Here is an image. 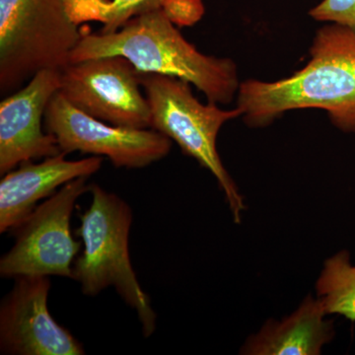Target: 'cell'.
Returning a JSON list of instances; mask_svg holds the SVG:
<instances>
[{
	"label": "cell",
	"mask_w": 355,
	"mask_h": 355,
	"mask_svg": "<svg viewBox=\"0 0 355 355\" xmlns=\"http://www.w3.org/2000/svg\"><path fill=\"white\" fill-rule=\"evenodd\" d=\"M237 107L251 128H265L286 112L320 109L336 128L355 133V32L334 23L320 28L303 69L272 83L243 81Z\"/></svg>",
	"instance_id": "obj_1"
},
{
	"label": "cell",
	"mask_w": 355,
	"mask_h": 355,
	"mask_svg": "<svg viewBox=\"0 0 355 355\" xmlns=\"http://www.w3.org/2000/svg\"><path fill=\"white\" fill-rule=\"evenodd\" d=\"M175 25L160 9L132 18L116 32H83L70 62L120 55L139 73L176 77L195 86L207 102L230 104L241 83L237 65L229 58L203 55Z\"/></svg>",
	"instance_id": "obj_2"
},
{
	"label": "cell",
	"mask_w": 355,
	"mask_h": 355,
	"mask_svg": "<svg viewBox=\"0 0 355 355\" xmlns=\"http://www.w3.org/2000/svg\"><path fill=\"white\" fill-rule=\"evenodd\" d=\"M90 207L80 216L78 235L83 252L74 261L72 279L84 295L94 296L114 286L125 304L137 312L148 338L156 329V314L130 261L128 239L132 210L128 203L99 184H90Z\"/></svg>",
	"instance_id": "obj_3"
},
{
	"label": "cell",
	"mask_w": 355,
	"mask_h": 355,
	"mask_svg": "<svg viewBox=\"0 0 355 355\" xmlns=\"http://www.w3.org/2000/svg\"><path fill=\"white\" fill-rule=\"evenodd\" d=\"M83 37L65 0H0V95L41 70L62 71Z\"/></svg>",
	"instance_id": "obj_4"
},
{
	"label": "cell",
	"mask_w": 355,
	"mask_h": 355,
	"mask_svg": "<svg viewBox=\"0 0 355 355\" xmlns=\"http://www.w3.org/2000/svg\"><path fill=\"white\" fill-rule=\"evenodd\" d=\"M139 80L150 108V128L176 142L186 155L214 175L233 219L241 223L246 209L244 198L224 167L216 146L222 125L241 116V110L202 104L191 92V84L176 77L139 73Z\"/></svg>",
	"instance_id": "obj_5"
},
{
	"label": "cell",
	"mask_w": 355,
	"mask_h": 355,
	"mask_svg": "<svg viewBox=\"0 0 355 355\" xmlns=\"http://www.w3.org/2000/svg\"><path fill=\"white\" fill-rule=\"evenodd\" d=\"M87 177L73 180L40 203L19 225L10 231L16 240L0 259V275L69 277L80 243L70 231L76 202L90 190Z\"/></svg>",
	"instance_id": "obj_6"
},
{
	"label": "cell",
	"mask_w": 355,
	"mask_h": 355,
	"mask_svg": "<svg viewBox=\"0 0 355 355\" xmlns=\"http://www.w3.org/2000/svg\"><path fill=\"white\" fill-rule=\"evenodd\" d=\"M46 132L65 154L81 153L107 157L116 168L141 169L165 158L172 140L153 128L118 127L93 118L55 93L46 113Z\"/></svg>",
	"instance_id": "obj_7"
},
{
	"label": "cell",
	"mask_w": 355,
	"mask_h": 355,
	"mask_svg": "<svg viewBox=\"0 0 355 355\" xmlns=\"http://www.w3.org/2000/svg\"><path fill=\"white\" fill-rule=\"evenodd\" d=\"M139 73L120 55L70 62L60 71L58 92L76 108L111 125L150 128L151 114Z\"/></svg>",
	"instance_id": "obj_8"
},
{
	"label": "cell",
	"mask_w": 355,
	"mask_h": 355,
	"mask_svg": "<svg viewBox=\"0 0 355 355\" xmlns=\"http://www.w3.org/2000/svg\"><path fill=\"white\" fill-rule=\"evenodd\" d=\"M0 305V352L10 355H83V345L51 317L49 277H16Z\"/></svg>",
	"instance_id": "obj_9"
},
{
	"label": "cell",
	"mask_w": 355,
	"mask_h": 355,
	"mask_svg": "<svg viewBox=\"0 0 355 355\" xmlns=\"http://www.w3.org/2000/svg\"><path fill=\"white\" fill-rule=\"evenodd\" d=\"M60 88V71L44 69L27 85L0 103V175L35 159L62 153L57 139L44 130V118L51 98Z\"/></svg>",
	"instance_id": "obj_10"
},
{
	"label": "cell",
	"mask_w": 355,
	"mask_h": 355,
	"mask_svg": "<svg viewBox=\"0 0 355 355\" xmlns=\"http://www.w3.org/2000/svg\"><path fill=\"white\" fill-rule=\"evenodd\" d=\"M67 154L44 158L43 162L23 163L6 173L0 182V233L10 232L24 220L40 200L50 198L65 184L90 177L101 169L103 157L67 160Z\"/></svg>",
	"instance_id": "obj_11"
},
{
	"label": "cell",
	"mask_w": 355,
	"mask_h": 355,
	"mask_svg": "<svg viewBox=\"0 0 355 355\" xmlns=\"http://www.w3.org/2000/svg\"><path fill=\"white\" fill-rule=\"evenodd\" d=\"M319 298L307 296L291 316L270 320L256 335L249 336L241 354L319 355L335 336L333 321Z\"/></svg>",
	"instance_id": "obj_12"
},
{
	"label": "cell",
	"mask_w": 355,
	"mask_h": 355,
	"mask_svg": "<svg viewBox=\"0 0 355 355\" xmlns=\"http://www.w3.org/2000/svg\"><path fill=\"white\" fill-rule=\"evenodd\" d=\"M317 297L327 315H340L355 322V265L347 250L324 261L316 284Z\"/></svg>",
	"instance_id": "obj_13"
},
{
	"label": "cell",
	"mask_w": 355,
	"mask_h": 355,
	"mask_svg": "<svg viewBox=\"0 0 355 355\" xmlns=\"http://www.w3.org/2000/svg\"><path fill=\"white\" fill-rule=\"evenodd\" d=\"M168 0H65L67 11L76 24L89 21L103 24L101 33L120 30L137 16L163 9Z\"/></svg>",
	"instance_id": "obj_14"
},
{
	"label": "cell",
	"mask_w": 355,
	"mask_h": 355,
	"mask_svg": "<svg viewBox=\"0 0 355 355\" xmlns=\"http://www.w3.org/2000/svg\"><path fill=\"white\" fill-rule=\"evenodd\" d=\"M313 19L334 23L355 32V0H323L309 11Z\"/></svg>",
	"instance_id": "obj_15"
},
{
	"label": "cell",
	"mask_w": 355,
	"mask_h": 355,
	"mask_svg": "<svg viewBox=\"0 0 355 355\" xmlns=\"http://www.w3.org/2000/svg\"><path fill=\"white\" fill-rule=\"evenodd\" d=\"M166 15L176 25H191L202 17V0H168L163 7Z\"/></svg>",
	"instance_id": "obj_16"
}]
</instances>
